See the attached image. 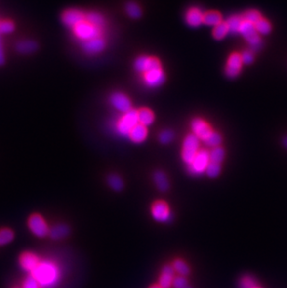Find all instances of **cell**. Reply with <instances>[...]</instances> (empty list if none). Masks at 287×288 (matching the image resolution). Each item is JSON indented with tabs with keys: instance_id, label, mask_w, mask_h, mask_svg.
Listing matches in <instances>:
<instances>
[{
	"instance_id": "26",
	"label": "cell",
	"mask_w": 287,
	"mask_h": 288,
	"mask_svg": "<svg viewBox=\"0 0 287 288\" xmlns=\"http://www.w3.org/2000/svg\"><path fill=\"white\" fill-rule=\"evenodd\" d=\"M172 268L174 270V272H176L178 275L181 276H188L190 273V268H189L188 263L181 259V258H177L172 262Z\"/></svg>"
},
{
	"instance_id": "45",
	"label": "cell",
	"mask_w": 287,
	"mask_h": 288,
	"mask_svg": "<svg viewBox=\"0 0 287 288\" xmlns=\"http://www.w3.org/2000/svg\"><path fill=\"white\" fill-rule=\"evenodd\" d=\"M162 288L161 286H159V285L157 284V285H152L151 287H149V288Z\"/></svg>"
},
{
	"instance_id": "48",
	"label": "cell",
	"mask_w": 287,
	"mask_h": 288,
	"mask_svg": "<svg viewBox=\"0 0 287 288\" xmlns=\"http://www.w3.org/2000/svg\"><path fill=\"white\" fill-rule=\"evenodd\" d=\"M18 288V287H16V288Z\"/></svg>"
},
{
	"instance_id": "22",
	"label": "cell",
	"mask_w": 287,
	"mask_h": 288,
	"mask_svg": "<svg viewBox=\"0 0 287 288\" xmlns=\"http://www.w3.org/2000/svg\"><path fill=\"white\" fill-rule=\"evenodd\" d=\"M138 115V123L148 127L153 124L155 121V115L151 109L148 107H142L137 110Z\"/></svg>"
},
{
	"instance_id": "35",
	"label": "cell",
	"mask_w": 287,
	"mask_h": 288,
	"mask_svg": "<svg viewBox=\"0 0 287 288\" xmlns=\"http://www.w3.org/2000/svg\"><path fill=\"white\" fill-rule=\"evenodd\" d=\"M255 29L257 31V33L262 34V35H268L271 32V25L266 19L261 18L259 21H257L255 24Z\"/></svg>"
},
{
	"instance_id": "8",
	"label": "cell",
	"mask_w": 287,
	"mask_h": 288,
	"mask_svg": "<svg viewBox=\"0 0 287 288\" xmlns=\"http://www.w3.org/2000/svg\"><path fill=\"white\" fill-rule=\"evenodd\" d=\"M142 80L148 88H158L161 87L166 81V76L164 73L163 66L151 68L148 71L141 74Z\"/></svg>"
},
{
	"instance_id": "7",
	"label": "cell",
	"mask_w": 287,
	"mask_h": 288,
	"mask_svg": "<svg viewBox=\"0 0 287 288\" xmlns=\"http://www.w3.org/2000/svg\"><path fill=\"white\" fill-rule=\"evenodd\" d=\"M152 218L159 223H168L172 220V214L169 205L164 200L154 202L150 208Z\"/></svg>"
},
{
	"instance_id": "4",
	"label": "cell",
	"mask_w": 287,
	"mask_h": 288,
	"mask_svg": "<svg viewBox=\"0 0 287 288\" xmlns=\"http://www.w3.org/2000/svg\"><path fill=\"white\" fill-rule=\"evenodd\" d=\"M138 123L137 110L131 109L130 111L123 113L116 123V131L122 136H129L131 129Z\"/></svg>"
},
{
	"instance_id": "27",
	"label": "cell",
	"mask_w": 287,
	"mask_h": 288,
	"mask_svg": "<svg viewBox=\"0 0 287 288\" xmlns=\"http://www.w3.org/2000/svg\"><path fill=\"white\" fill-rule=\"evenodd\" d=\"M244 19L243 17L239 16V15H233V16H230L227 21V25L229 26V30H230V34H232V35H237V34L240 33V28H241V25H242V23H243Z\"/></svg>"
},
{
	"instance_id": "31",
	"label": "cell",
	"mask_w": 287,
	"mask_h": 288,
	"mask_svg": "<svg viewBox=\"0 0 287 288\" xmlns=\"http://www.w3.org/2000/svg\"><path fill=\"white\" fill-rule=\"evenodd\" d=\"M38 49V45L32 41H25L18 43L17 49L22 53H31Z\"/></svg>"
},
{
	"instance_id": "38",
	"label": "cell",
	"mask_w": 287,
	"mask_h": 288,
	"mask_svg": "<svg viewBox=\"0 0 287 288\" xmlns=\"http://www.w3.org/2000/svg\"><path fill=\"white\" fill-rule=\"evenodd\" d=\"M173 137H174V133L172 131H171V130H164V131L161 132V133H160L159 140L162 144L167 145V144L172 142Z\"/></svg>"
},
{
	"instance_id": "6",
	"label": "cell",
	"mask_w": 287,
	"mask_h": 288,
	"mask_svg": "<svg viewBox=\"0 0 287 288\" xmlns=\"http://www.w3.org/2000/svg\"><path fill=\"white\" fill-rule=\"evenodd\" d=\"M210 164V152L207 149H200L194 160L188 165V172L191 175L200 176L205 173L206 168Z\"/></svg>"
},
{
	"instance_id": "42",
	"label": "cell",
	"mask_w": 287,
	"mask_h": 288,
	"mask_svg": "<svg viewBox=\"0 0 287 288\" xmlns=\"http://www.w3.org/2000/svg\"><path fill=\"white\" fill-rule=\"evenodd\" d=\"M241 57H242L243 64L245 65H251L254 62V54L251 50H245L241 54Z\"/></svg>"
},
{
	"instance_id": "1",
	"label": "cell",
	"mask_w": 287,
	"mask_h": 288,
	"mask_svg": "<svg viewBox=\"0 0 287 288\" xmlns=\"http://www.w3.org/2000/svg\"><path fill=\"white\" fill-rule=\"evenodd\" d=\"M41 288H51L57 285L61 278V272L56 264L50 260H43L31 272Z\"/></svg>"
},
{
	"instance_id": "25",
	"label": "cell",
	"mask_w": 287,
	"mask_h": 288,
	"mask_svg": "<svg viewBox=\"0 0 287 288\" xmlns=\"http://www.w3.org/2000/svg\"><path fill=\"white\" fill-rule=\"evenodd\" d=\"M107 184L109 186V188L114 191H122L124 188V183H123V178L116 174V173H111L107 176Z\"/></svg>"
},
{
	"instance_id": "9",
	"label": "cell",
	"mask_w": 287,
	"mask_h": 288,
	"mask_svg": "<svg viewBox=\"0 0 287 288\" xmlns=\"http://www.w3.org/2000/svg\"><path fill=\"white\" fill-rule=\"evenodd\" d=\"M28 228L34 235L39 238H44L49 235V226L41 214H34L29 217Z\"/></svg>"
},
{
	"instance_id": "32",
	"label": "cell",
	"mask_w": 287,
	"mask_h": 288,
	"mask_svg": "<svg viewBox=\"0 0 287 288\" xmlns=\"http://www.w3.org/2000/svg\"><path fill=\"white\" fill-rule=\"evenodd\" d=\"M221 170V165L210 162V164L208 165L207 168H206L205 173L207 174L208 177L213 179V178H216V177H218L220 175Z\"/></svg>"
},
{
	"instance_id": "24",
	"label": "cell",
	"mask_w": 287,
	"mask_h": 288,
	"mask_svg": "<svg viewBox=\"0 0 287 288\" xmlns=\"http://www.w3.org/2000/svg\"><path fill=\"white\" fill-rule=\"evenodd\" d=\"M222 22H223V18L218 11L211 10V11H207V12L204 13V23L203 24H205V25L215 26V25H219Z\"/></svg>"
},
{
	"instance_id": "40",
	"label": "cell",
	"mask_w": 287,
	"mask_h": 288,
	"mask_svg": "<svg viewBox=\"0 0 287 288\" xmlns=\"http://www.w3.org/2000/svg\"><path fill=\"white\" fill-rule=\"evenodd\" d=\"M172 287L173 288H186L187 287H189V282L185 276L177 275L173 279Z\"/></svg>"
},
{
	"instance_id": "23",
	"label": "cell",
	"mask_w": 287,
	"mask_h": 288,
	"mask_svg": "<svg viewBox=\"0 0 287 288\" xmlns=\"http://www.w3.org/2000/svg\"><path fill=\"white\" fill-rule=\"evenodd\" d=\"M86 20L97 27L105 29L107 26V20L103 14L97 11H86Z\"/></svg>"
},
{
	"instance_id": "29",
	"label": "cell",
	"mask_w": 287,
	"mask_h": 288,
	"mask_svg": "<svg viewBox=\"0 0 287 288\" xmlns=\"http://www.w3.org/2000/svg\"><path fill=\"white\" fill-rule=\"evenodd\" d=\"M209 152H210V162L221 165L226 155L225 149L219 146V147L212 148V150Z\"/></svg>"
},
{
	"instance_id": "21",
	"label": "cell",
	"mask_w": 287,
	"mask_h": 288,
	"mask_svg": "<svg viewBox=\"0 0 287 288\" xmlns=\"http://www.w3.org/2000/svg\"><path fill=\"white\" fill-rule=\"evenodd\" d=\"M153 181L156 186L157 189L162 191L166 192L170 189V182L166 175V173L163 171H156L153 174Z\"/></svg>"
},
{
	"instance_id": "37",
	"label": "cell",
	"mask_w": 287,
	"mask_h": 288,
	"mask_svg": "<svg viewBox=\"0 0 287 288\" xmlns=\"http://www.w3.org/2000/svg\"><path fill=\"white\" fill-rule=\"evenodd\" d=\"M239 286L240 288H254L257 287V283L253 276L246 275L240 280Z\"/></svg>"
},
{
	"instance_id": "10",
	"label": "cell",
	"mask_w": 287,
	"mask_h": 288,
	"mask_svg": "<svg viewBox=\"0 0 287 288\" xmlns=\"http://www.w3.org/2000/svg\"><path fill=\"white\" fill-rule=\"evenodd\" d=\"M190 127H191L192 133L199 138V140L204 141V142L213 132L211 125L208 123L207 122H205V120L201 119V118L193 119L191 123H190Z\"/></svg>"
},
{
	"instance_id": "39",
	"label": "cell",
	"mask_w": 287,
	"mask_h": 288,
	"mask_svg": "<svg viewBox=\"0 0 287 288\" xmlns=\"http://www.w3.org/2000/svg\"><path fill=\"white\" fill-rule=\"evenodd\" d=\"M15 25L11 21H2L0 22V33L9 34L13 32Z\"/></svg>"
},
{
	"instance_id": "43",
	"label": "cell",
	"mask_w": 287,
	"mask_h": 288,
	"mask_svg": "<svg viewBox=\"0 0 287 288\" xmlns=\"http://www.w3.org/2000/svg\"><path fill=\"white\" fill-rule=\"evenodd\" d=\"M4 60H5V57H4V52H3L2 41H1V39H0V66H2L4 64Z\"/></svg>"
},
{
	"instance_id": "15",
	"label": "cell",
	"mask_w": 287,
	"mask_h": 288,
	"mask_svg": "<svg viewBox=\"0 0 287 288\" xmlns=\"http://www.w3.org/2000/svg\"><path fill=\"white\" fill-rule=\"evenodd\" d=\"M243 66V61L241 54L238 52H233L230 55L227 61V65L225 68V72L227 77L230 79H235L238 77Z\"/></svg>"
},
{
	"instance_id": "20",
	"label": "cell",
	"mask_w": 287,
	"mask_h": 288,
	"mask_svg": "<svg viewBox=\"0 0 287 288\" xmlns=\"http://www.w3.org/2000/svg\"><path fill=\"white\" fill-rule=\"evenodd\" d=\"M70 229L66 224H57L49 229V237L52 240H62L69 235Z\"/></svg>"
},
{
	"instance_id": "14",
	"label": "cell",
	"mask_w": 287,
	"mask_h": 288,
	"mask_svg": "<svg viewBox=\"0 0 287 288\" xmlns=\"http://www.w3.org/2000/svg\"><path fill=\"white\" fill-rule=\"evenodd\" d=\"M109 100H110V104L113 106V107L118 111L122 112L123 114L132 109L131 100L123 92L116 91L111 94Z\"/></svg>"
},
{
	"instance_id": "44",
	"label": "cell",
	"mask_w": 287,
	"mask_h": 288,
	"mask_svg": "<svg viewBox=\"0 0 287 288\" xmlns=\"http://www.w3.org/2000/svg\"><path fill=\"white\" fill-rule=\"evenodd\" d=\"M283 144H284V146L287 148V137H285L284 138V140H283Z\"/></svg>"
},
{
	"instance_id": "36",
	"label": "cell",
	"mask_w": 287,
	"mask_h": 288,
	"mask_svg": "<svg viewBox=\"0 0 287 288\" xmlns=\"http://www.w3.org/2000/svg\"><path fill=\"white\" fill-rule=\"evenodd\" d=\"M261 18H262L261 14L257 10H254V9L247 10L246 13L244 14V16H243V19L245 21L250 22V23L254 24V25L257 21H259Z\"/></svg>"
},
{
	"instance_id": "13",
	"label": "cell",
	"mask_w": 287,
	"mask_h": 288,
	"mask_svg": "<svg viewBox=\"0 0 287 288\" xmlns=\"http://www.w3.org/2000/svg\"><path fill=\"white\" fill-rule=\"evenodd\" d=\"M85 14L86 11H83L82 9L68 8L62 14V22L64 25L71 29L73 26L85 19Z\"/></svg>"
},
{
	"instance_id": "5",
	"label": "cell",
	"mask_w": 287,
	"mask_h": 288,
	"mask_svg": "<svg viewBox=\"0 0 287 288\" xmlns=\"http://www.w3.org/2000/svg\"><path fill=\"white\" fill-rule=\"evenodd\" d=\"M240 34L246 39V41L249 43L254 51H257L261 49L262 41L258 36L254 24L244 20L240 28Z\"/></svg>"
},
{
	"instance_id": "33",
	"label": "cell",
	"mask_w": 287,
	"mask_h": 288,
	"mask_svg": "<svg viewBox=\"0 0 287 288\" xmlns=\"http://www.w3.org/2000/svg\"><path fill=\"white\" fill-rule=\"evenodd\" d=\"M222 143V136L219 132H214L205 141V144L209 148H216L219 147Z\"/></svg>"
},
{
	"instance_id": "41",
	"label": "cell",
	"mask_w": 287,
	"mask_h": 288,
	"mask_svg": "<svg viewBox=\"0 0 287 288\" xmlns=\"http://www.w3.org/2000/svg\"><path fill=\"white\" fill-rule=\"evenodd\" d=\"M40 284L38 283V281L34 278L32 275H29L28 277H26V279L24 281L23 283V288H41Z\"/></svg>"
},
{
	"instance_id": "3",
	"label": "cell",
	"mask_w": 287,
	"mask_h": 288,
	"mask_svg": "<svg viewBox=\"0 0 287 288\" xmlns=\"http://www.w3.org/2000/svg\"><path fill=\"white\" fill-rule=\"evenodd\" d=\"M200 150V140L193 133H189L183 141L181 157L187 165H190Z\"/></svg>"
},
{
	"instance_id": "19",
	"label": "cell",
	"mask_w": 287,
	"mask_h": 288,
	"mask_svg": "<svg viewBox=\"0 0 287 288\" xmlns=\"http://www.w3.org/2000/svg\"><path fill=\"white\" fill-rule=\"evenodd\" d=\"M148 134V128L138 123L131 129L128 137L131 139V142L135 144H141L146 141Z\"/></svg>"
},
{
	"instance_id": "46",
	"label": "cell",
	"mask_w": 287,
	"mask_h": 288,
	"mask_svg": "<svg viewBox=\"0 0 287 288\" xmlns=\"http://www.w3.org/2000/svg\"><path fill=\"white\" fill-rule=\"evenodd\" d=\"M259 288V287H258V286H257V287H255V288Z\"/></svg>"
},
{
	"instance_id": "47",
	"label": "cell",
	"mask_w": 287,
	"mask_h": 288,
	"mask_svg": "<svg viewBox=\"0 0 287 288\" xmlns=\"http://www.w3.org/2000/svg\"><path fill=\"white\" fill-rule=\"evenodd\" d=\"M190 288V287H189H189H187V288Z\"/></svg>"
},
{
	"instance_id": "18",
	"label": "cell",
	"mask_w": 287,
	"mask_h": 288,
	"mask_svg": "<svg viewBox=\"0 0 287 288\" xmlns=\"http://www.w3.org/2000/svg\"><path fill=\"white\" fill-rule=\"evenodd\" d=\"M41 262L39 256L33 253L26 252L20 256V265L26 272H31Z\"/></svg>"
},
{
	"instance_id": "28",
	"label": "cell",
	"mask_w": 287,
	"mask_h": 288,
	"mask_svg": "<svg viewBox=\"0 0 287 288\" xmlns=\"http://www.w3.org/2000/svg\"><path fill=\"white\" fill-rule=\"evenodd\" d=\"M228 34H230V30L226 22H222L219 25L213 26V37L216 41H221Z\"/></svg>"
},
{
	"instance_id": "34",
	"label": "cell",
	"mask_w": 287,
	"mask_h": 288,
	"mask_svg": "<svg viewBox=\"0 0 287 288\" xmlns=\"http://www.w3.org/2000/svg\"><path fill=\"white\" fill-rule=\"evenodd\" d=\"M14 232L9 229L0 230V246H6L14 239Z\"/></svg>"
},
{
	"instance_id": "11",
	"label": "cell",
	"mask_w": 287,
	"mask_h": 288,
	"mask_svg": "<svg viewBox=\"0 0 287 288\" xmlns=\"http://www.w3.org/2000/svg\"><path fill=\"white\" fill-rule=\"evenodd\" d=\"M82 50L88 55H96L101 53L107 47V41L104 36L81 43Z\"/></svg>"
},
{
	"instance_id": "30",
	"label": "cell",
	"mask_w": 287,
	"mask_h": 288,
	"mask_svg": "<svg viewBox=\"0 0 287 288\" xmlns=\"http://www.w3.org/2000/svg\"><path fill=\"white\" fill-rule=\"evenodd\" d=\"M125 9L127 14L132 19H138L142 16V9L140 8L139 5L136 4L135 2L127 3Z\"/></svg>"
},
{
	"instance_id": "2",
	"label": "cell",
	"mask_w": 287,
	"mask_h": 288,
	"mask_svg": "<svg viewBox=\"0 0 287 288\" xmlns=\"http://www.w3.org/2000/svg\"><path fill=\"white\" fill-rule=\"evenodd\" d=\"M71 30H72V33L74 34L75 38L80 41V43L88 41L98 37H102L104 36V31H105V29H102L100 27L90 24V22H88L86 20V14H85V19L73 26Z\"/></svg>"
},
{
	"instance_id": "16",
	"label": "cell",
	"mask_w": 287,
	"mask_h": 288,
	"mask_svg": "<svg viewBox=\"0 0 287 288\" xmlns=\"http://www.w3.org/2000/svg\"><path fill=\"white\" fill-rule=\"evenodd\" d=\"M175 277V272L172 265H165L159 277L158 285L163 288H171L172 287V282Z\"/></svg>"
},
{
	"instance_id": "17",
	"label": "cell",
	"mask_w": 287,
	"mask_h": 288,
	"mask_svg": "<svg viewBox=\"0 0 287 288\" xmlns=\"http://www.w3.org/2000/svg\"><path fill=\"white\" fill-rule=\"evenodd\" d=\"M186 22L190 27H199L204 23V12L196 7L189 8L186 13Z\"/></svg>"
},
{
	"instance_id": "12",
	"label": "cell",
	"mask_w": 287,
	"mask_h": 288,
	"mask_svg": "<svg viewBox=\"0 0 287 288\" xmlns=\"http://www.w3.org/2000/svg\"><path fill=\"white\" fill-rule=\"evenodd\" d=\"M133 66H134V69L141 75L151 68L163 66L159 58L155 56H148V55H141L135 59Z\"/></svg>"
}]
</instances>
